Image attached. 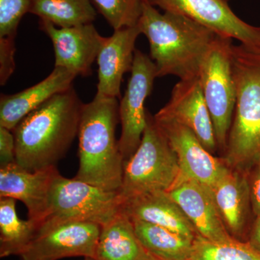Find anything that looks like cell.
<instances>
[{
  "instance_id": "cell-28",
  "label": "cell",
  "mask_w": 260,
  "mask_h": 260,
  "mask_svg": "<svg viewBox=\"0 0 260 260\" xmlns=\"http://www.w3.org/2000/svg\"><path fill=\"white\" fill-rule=\"evenodd\" d=\"M248 183L253 213L260 215V156L247 171Z\"/></svg>"
},
{
  "instance_id": "cell-24",
  "label": "cell",
  "mask_w": 260,
  "mask_h": 260,
  "mask_svg": "<svg viewBox=\"0 0 260 260\" xmlns=\"http://www.w3.org/2000/svg\"><path fill=\"white\" fill-rule=\"evenodd\" d=\"M189 260H260V254L236 239L215 242L198 235Z\"/></svg>"
},
{
  "instance_id": "cell-16",
  "label": "cell",
  "mask_w": 260,
  "mask_h": 260,
  "mask_svg": "<svg viewBox=\"0 0 260 260\" xmlns=\"http://www.w3.org/2000/svg\"><path fill=\"white\" fill-rule=\"evenodd\" d=\"M168 194L190 220L200 237L215 242L234 239L224 225L209 186L185 179L178 181Z\"/></svg>"
},
{
  "instance_id": "cell-22",
  "label": "cell",
  "mask_w": 260,
  "mask_h": 260,
  "mask_svg": "<svg viewBox=\"0 0 260 260\" xmlns=\"http://www.w3.org/2000/svg\"><path fill=\"white\" fill-rule=\"evenodd\" d=\"M40 223L21 220L16 211V200L0 198V256H20L37 235Z\"/></svg>"
},
{
  "instance_id": "cell-11",
  "label": "cell",
  "mask_w": 260,
  "mask_h": 260,
  "mask_svg": "<svg viewBox=\"0 0 260 260\" xmlns=\"http://www.w3.org/2000/svg\"><path fill=\"white\" fill-rule=\"evenodd\" d=\"M154 120L177 154L180 168L178 181L191 179L210 187L230 169L223 158L208 151L189 128L174 121Z\"/></svg>"
},
{
  "instance_id": "cell-19",
  "label": "cell",
  "mask_w": 260,
  "mask_h": 260,
  "mask_svg": "<svg viewBox=\"0 0 260 260\" xmlns=\"http://www.w3.org/2000/svg\"><path fill=\"white\" fill-rule=\"evenodd\" d=\"M122 210L132 220L169 229L194 241L199 234L167 191L147 193L124 199Z\"/></svg>"
},
{
  "instance_id": "cell-1",
  "label": "cell",
  "mask_w": 260,
  "mask_h": 260,
  "mask_svg": "<svg viewBox=\"0 0 260 260\" xmlns=\"http://www.w3.org/2000/svg\"><path fill=\"white\" fill-rule=\"evenodd\" d=\"M83 105L72 86L25 116L13 130L15 162L30 172L56 167L78 136Z\"/></svg>"
},
{
  "instance_id": "cell-6",
  "label": "cell",
  "mask_w": 260,
  "mask_h": 260,
  "mask_svg": "<svg viewBox=\"0 0 260 260\" xmlns=\"http://www.w3.org/2000/svg\"><path fill=\"white\" fill-rule=\"evenodd\" d=\"M123 201L120 191L106 190L59 174L51 190L49 214L38 232L69 222H89L103 226L121 211Z\"/></svg>"
},
{
  "instance_id": "cell-26",
  "label": "cell",
  "mask_w": 260,
  "mask_h": 260,
  "mask_svg": "<svg viewBox=\"0 0 260 260\" xmlns=\"http://www.w3.org/2000/svg\"><path fill=\"white\" fill-rule=\"evenodd\" d=\"M32 0H0V38L15 39L20 20L30 13Z\"/></svg>"
},
{
  "instance_id": "cell-7",
  "label": "cell",
  "mask_w": 260,
  "mask_h": 260,
  "mask_svg": "<svg viewBox=\"0 0 260 260\" xmlns=\"http://www.w3.org/2000/svg\"><path fill=\"white\" fill-rule=\"evenodd\" d=\"M232 39L217 35L200 66L199 79L213 121L218 150H226L237 102Z\"/></svg>"
},
{
  "instance_id": "cell-30",
  "label": "cell",
  "mask_w": 260,
  "mask_h": 260,
  "mask_svg": "<svg viewBox=\"0 0 260 260\" xmlns=\"http://www.w3.org/2000/svg\"><path fill=\"white\" fill-rule=\"evenodd\" d=\"M246 243L260 254V215L256 216L251 225Z\"/></svg>"
},
{
  "instance_id": "cell-20",
  "label": "cell",
  "mask_w": 260,
  "mask_h": 260,
  "mask_svg": "<svg viewBox=\"0 0 260 260\" xmlns=\"http://www.w3.org/2000/svg\"><path fill=\"white\" fill-rule=\"evenodd\" d=\"M148 255L135 234L133 220L122 208L102 226L95 260H145Z\"/></svg>"
},
{
  "instance_id": "cell-2",
  "label": "cell",
  "mask_w": 260,
  "mask_h": 260,
  "mask_svg": "<svg viewBox=\"0 0 260 260\" xmlns=\"http://www.w3.org/2000/svg\"><path fill=\"white\" fill-rule=\"evenodd\" d=\"M138 24L148 39L158 78L199 77L202 62L217 37L215 32L184 15L160 13L146 0Z\"/></svg>"
},
{
  "instance_id": "cell-13",
  "label": "cell",
  "mask_w": 260,
  "mask_h": 260,
  "mask_svg": "<svg viewBox=\"0 0 260 260\" xmlns=\"http://www.w3.org/2000/svg\"><path fill=\"white\" fill-rule=\"evenodd\" d=\"M0 168V198L20 200L28 218L42 225L49 214L53 185L60 174L56 167L30 172L14 162Z\"/></svg>"
},
{
  "instance_id": "cell-21",
  "label": "cell",
  "mask_w": 260,
  "mask_h": 260,
  "mask_svg": "<svg viewBox=\"0 0 260 260\" xmlns=\"http://www.w3.org/2000/svg\"><path fill=\"white\" fill-rule=\"evenodd\" d=\"M132 220L137 237L150 255L160 260L190 259L194 241L155 224Z\"/></svg>"
},
{
  "instance_id": "cell-12",
  "label": "cell",
  "mask_w": 260,
  "mask_h": 260,
  "mask_svg": "<svg viewBox=\"0 0 260 260\" xmlns=\"http://www.w3.org/2000/svg\"><path fill=\"white\" fill-rule=\"evenodd\" d=\"M153 117L176 121L189 128L211 153L218 150L213 121L205 102L199 77L180 80L169 102Z\"/></svg>"
},
{
  "instance_id": "cell-5",
  "label": "cell",
  "mask_w": 260,
  "mask_h": 260,
  "mask_svg": "<svg viewBox=\"0 0 260 260\" xmlns=\"http://www.w3.org/2000/svg\"><path fill=\"white\" fill-rule=\"evenodd\" d=\"M180 177L177 154L169 140L148 112V124L135 153L124 162L120 194L135 195L169 191Z\"/></svg>"
},
{
  "instance_id": "cell-33",
  "label": "cell",
  "mask_w": 260,
  "mask_h": 260,
  "mask_svg": "<svg viewBox=\"0 0 260 260\" xmlns=\"http://www.w3.org/2000/svg\"><path fill=\"white\" fill-rule=\"evenodd\" d=\"M227 1H229V0H227Z\"/></svg>"
},
{
  "instance_id": "cell-23",
  "label": "cell",
  "mask_w": 260,
  "mask_h": 260,
  "mask_svg": "<svg viewBox=\"0 0 260 260\" xmlns=\"http://www.w3.org/2000/svg\"><path fill=\"white\" fill-rule=\"evenodd\" d=\"M30 13L59 28L93 23L97 15L90 0H32Z\"/></svg>"
},
{
  "instance_id": "cell-9",
  "label": "cell",
  "mask_w": 260,
  "mask_h": 260,
  "mask_svg": "<svg viewBox=\"0 0 260 260\" xmlns=\"http://www.w3.org/2000/svg\"><path fill=\"white\" fill-rule=\"evenodd\" d=\"M164 12L184 15L217 35L237 39L243 45L260 51V27L239 18L227 0H146Z\"/></svg>"
},
{
  "instance_id": "cell-17",
  "label": "cell",
  "mask_w": 260,
  "mask_h": 260,
  "mask_svg": "<svg viewBox=\"0 0 260 260\" xmlns=\"http://www.w3.org/2000/svg\"><path fill=\"white\" fill-rule=\"evenodd\" d=\"M140 34L138 24L115 30L111 37H102L96 59L99 65L96 95L120 97L123 76L133 68L135 43Z\"/></svg>"
},
{
  "instance_id": "cell-15",
  "label": "cell",
  "mask_w": 260,
  "mask_h": 260,
  "mask_svg": "<svg viewBox=\"0 0 260 260\" xmlns=\"http://www.w3.org/2000/svg\"><path fill=\"white\" fill-rule=\"evenodd\" d=\"M210 188L228 232L234 239L246 242L255 218L251 207L247 173L230 168Z\"/></svg>"
},
{
  "instance_id": "cell-29",
  "label": "cell",
  "mask_w": 260,
  "mask_h": 260,
  "mask_svg": "<svg viewBox=\"0 0 260 260\" xmlns=\"http://www.w3.org/2000/svg\"><path fill=\"white\" fill-rule=\"evenodd\" d=\"M15 162V138L13 133L0 126V167Z\"/></svg>"
},
{
  "instance_id": "cell-32",
  "label": "cell",
  "mask_w": 260,
  "mask_h": 260,
  "mask_svg": "<svg viewBox=\"0 0 260 260\" xmlns=\"http://www.w3.org/2000/svg\"><path fill=\"white\" fill-rule=\"evenodd\" d=\"M83 260H95V259H93V258H84V259Z\"/></svg>"
},
{
  "instance_id": "cell-3",
  "label": "cell",
  "mask_w": 260,
  "mask_h": 260,
  "mask_svg": "<svg viewBox=\"0 0 260 260\" xmlns=\"http://www.w3.org/2000/svg\"><path fill=\"white\" fill-rule=\"evenodd\" d=\"M117 99L95 94L84 104L79 133V168L75 179L106 190L120 191L124 159L116 138Z\"/></svg>"
},
{
  "instance_id": "cell-25",
  "label": "cell",
  "mask_w": 260,
  "mask_h": 260,
  "mask_svg": "<svg viewBox=\"0 0 260 260\" xmlns=\"http://www.w3.org/2000/svg\"><path fill=\"white\" fill-rule=\"evenodd\" d=\"M114 30L138 25L144 0H90Z\"/></svg>"
},
{
  "instance_id": "cell-18",
  "label": "cell",
  "mask_w": 260,
  "mask_h": 260,
  "mask_svg": "<svg viewBox=\"0 0 260 260\" xmlns=\"http://www.w3.org/2000/svg\"><path fill=\"white\" fill-rule=\"evenodd\" d=\"M77 75L62 68H54L40 83L13 95L1 94L0 126L13 131L25 116L56 94L73 86Z\"/></svg>"
},
{
  "instance_id": "cell-10",
  "label": "cell",
  "mask_w": 260,
  "mask_h": 260,
  "mask_svg": "<svg viewBox=\"0 0 260 260\" xmlns=\"http://www.w3.org/2000/svg\"><path fill=\"white\" fill-rule=\"evenodd\" d=\"M102 226L89 222H69L38 232L20 254L21 260L95 258Z\"/></svg>"
},
{
  "instance_id": "cell-14",
  "label": "cell",
  "mask_w": 260,
  "mask_h": 260,
  "mask_svg": "<svg viewBox=\"0 0 260 260\" xmlns=\"http://www.w3.org/2000/svg\"><path fill=\"white\" fill-rule=\"evenodd\" d=\"M39 28L52 42L54 68H64L77 76L92 75V65L97 59L103 37L93 23L56 28L52 23L40 20Z\"/></svg>"
},
{
  "instance_id": "cell-31",
  "label": "cell",
  "mask_w": 260,
  "mask_h": 260,
  "mask_svg": "<svg viewBox=\"0 0 260 260\" xmlns=\"http://www.w3.org/2000/svg\"><path fill=\"white\" fill-rule=\"evenodd\" d=\"M145 260H160L158 259H157V258L154 257V256L150 255V254H149L148 256V257L146 258Z\"/></svg>"
},
{
  "instance_id": "cell-27",
  "label": "cell",
  "mask_w": 260,
  "mask_h": 260,
  "mask_svg": "<svg viewBox=\"0 0 260 260\" xmlns=\"http://www.w3.org/2000/svg\"><path fill=\"white\" fill-rule=\"evenodd\" d=\"M15 39L0 38V85H5L15 69Z\"/></svg>"
},
{
  "instance_id": "cell-4",
  "label": "cell",
  "mask_w": 260,
  "mask_h": 260,
  "mask_svg": "<svg viewBox=\"0 0 260 260\" xmlns=\"http://www.w3.org/2000/svg\"><path fill=\"white\" fill-rule=\"evenodd\" d=\"M232 65L237 102L222 158L247 172L260 156V51L233 44Z\"/></svg>"
},
{
  "instance_id": "cell-8",
  "label": "cell",
  "mask_w": 260,
  "mask_h": 260,
  "mask_svg": "<svg viewBox=\"0 0 260 260\" xmlns=\"http://www.w3.org/2000/svg\"><path fill=\"white\" fill-rule=\"evenodd\" d=\"M130 73L125 93L119 104L121 125L119 148L124 162L133 156L141 143L148 124L145 100L152 93L154 82L158 78L155 63L139 49L135 51Z\"/></svg>"
}]
</instances>
